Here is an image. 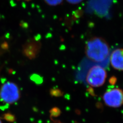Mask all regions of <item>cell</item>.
I'll use <instances>...</instances> for the list:
<instances>
[{"instance_id": "obj_1", "label": "cell", "mask_w": 123, "mask_h": 123, "mask_svg": "<svg viewBox=\"0 0 123 123\" xmlns=\"http://www.w3.org/2000/svg\"><path fill=\"white\" fill-rule=\"evenodd\" d=\"M85 54L87 58L93 63L105 67L110 60V48L104 38L93 37L86 43Z\"/></svg>"}, {"instance_id": "obj_2", "label": "cell", "mask_w": 123, "mask_h": 123, "mask_svg": "<svg viewBox=\"0 0 123 123\" xmlns=\"http://www.w3.org/2000/svg\"><path fill=\"white\" fill-rule=\"evenodd\" d=\"M107 74L104 67L93 63L87 70L85 80L90 86L97 88L102 86L105 82Z\"/></svg>"}, {"instance_id": "obj_3", "label": "cell", "mask_w": 123, "mask_h": 123, "mask_svg": "<svg viewBox=\"0 0 123 123\" xmlns=\"http://www.w3.org/2000/svg\"><path fill=\"white\" fill-rule=\"evenodd\" d=\"M20 96L19 89L16 84L7 82L0 89V99L5 103L12 104L18 101Z\"/></svg>"}, {"instance_id": "obj_4", "label": "cell", "mask_w": 123, "mask_h": 123, "mask_svg": "<svg viewBox=\"0 0 123 123\" xmlns=\"http://www.w3.org/2000/svg\"><path fill=\"white\" fill-rule=\"evenodd\" d=\"M106 105L113 108H119L123 105V91L118 88L107 91L103 95Z\"/></svg>"}, {"instance_id": "obj_5", "label": "cell", "mask_w": 123, "mask_h": 123, "mask_svg": "<svg viewBox=\"0 0 123 123\" xmlns=\"http://www.w3.org/2000/svg\"><path fill=\"white\" fill-rule=\"evenodd\" d=\"M112 0H90L89 6L93 12L99 16H104L109 10Z\"/></svg>"}, {"instance_id": "obj_6", "label": "cell", "mask_w": 123, "mask_h": 123, "mask_svg": "<svg viewBox=\"0 0 123 123\" xmlns=\"http://www.w3.org/2000/svg\"><path fill=\"white\" fill-rule=\"evenodd\" d=\"M111 64L114 69L123 71V49L114 50L110 57Z\"/></svg>"}, {"instance_id": "obj_7", "label": "cell", "mask_w": 123, "mask_h": 123, "mask_svg": "<svg viewBox=\"0 0 123 123\" xmlns=\"http://www.w3.org/2000/svg\"><path fill=\"white\" fill-rule=\"evenodd\" d=\"M63 0H45L46 2L51 6H57L61 3Z\"/></svg>"}, {"instance_id": "obj_8", "label": "cell", "mask_w": 123, "mask_h": 123, "mask_svg": "<svg viewBox=\"0 0 123 123\" xmlns=\"http://www.w3.org/2000/svg\"><path fill=\"white\" fill-rule=\"evenodd\" d=\"M83 0H67L68 2L69 3L73 4H77L80 3Z\"/></svg>"}, {"instance_id": "obj_9", "label": "cell", "mask_w": 123, "mask_h": 123, "mask_svg": "<svg viewBox=\"0 0 123 123\" xmlns=\"http://www.w3.org/2000/svg\"><path fill=\"white\" fill-rule=\"evenodd\" d=\"M50 123H61V122H58V121H53V122Z\"/></svg>"}, {"instance_id": "obj_10", "label": "cell", "mask_w": 123, "mask_h": 123, "mask_svg": "<svg viewBox=\"0 0 123 123\" xmlns=\"http://www.w3.org/2000/svg\"><path fill=\"white\" fill-rule=\"evenodd\" d=\"M0 123H2V122H1V120H0Z\"/></svg>"}, {"instance_id": "obj_11", "label": "cell", "mask_w": 123, "mask_h": 123, "mask_svg": "<svg viewBox=\"0 0 123 123\" xmlns=\"http://www.w3.org/2000/svg\"></svg>"}]
</instances>
